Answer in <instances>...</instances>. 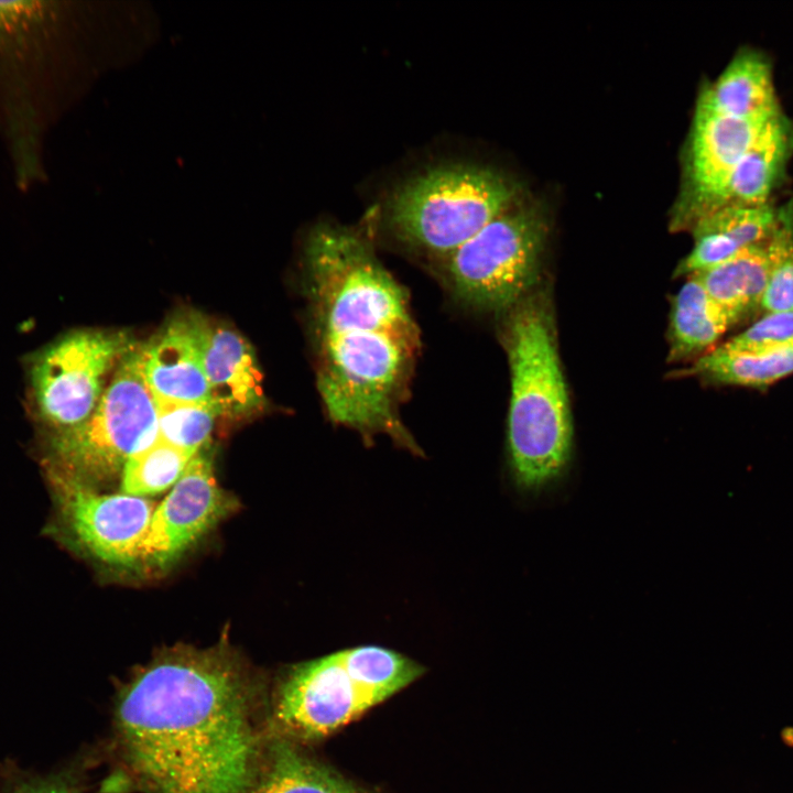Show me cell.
<instances>
[{"instance_id": "cell-11", "label": "cell", "mask_w": 793, "mask_h": 793, "mask_svg": "<svg viewBox=\"0 0 793 793\" xmlns=\"http://www.w3.org/2000/svg\"><path fill=\"white\" fill-rule=\"evenodd\" d=\"M771 119L743 120L696 107L688 155L692 203L686 222L693 225L718 206L731 171Z\"/></svg>"}, {"instance_id": "cell-23", "label": "cell", "mask_w": 793, "mask_h": 793, "mask_svg": "<svg viewBox=\"0 0 793 793\" xmlns=\"http://www.w3.org/2000/svg\"><path fill=\"white\" fill-rule=\"evenodd\" d=\"M157 438L193 454L208 442L215 419L210 403L155 400Z\"/></svg>"}, {"instance_id": "cell-4", "label": "cell", "mask_w": 793, "mask_h": 793, "mask_svg": "<svg viewBox=\"0 0 793 793\" xmlns=\"http://www.w3.org/2000/svg\"><path fill=\"white\" fill-rule=\"evenodd\" d=\"M408 656L359 645L294 665L282 680L273 721L281 736L316 740L352 721L423 674Z\"/></svg>"}, {"instance_id": "cell-2", "label": "cell", "mask_w": 793, "mask_h": 793, "mask_svg": "<svg viewBox=\"0 0 793 793\" xmlns=\"http://www.w3.org/2000/svg\"><path fill=\"white\" fill-rule=\"evenodd\" d=\"M251 684L221 645L161 653L123 686L122 759L149 793H251L262 762Z\"/></svg>"}, {"instance_id": "cell-9", "label": "cell", "mask_w": 793, "mask_h": 793, "mask_svg": "<svg viewBox=\"0 0 793 793\" xmlns=\"http://www.w3.org/2000/svg\"><path fill=\"white\" fill-rule=\"evenodd\" d=\"M55 507V529L69 543L99 562L137 564L139 544L154 506L143 497L104 495L62 470L42 466Z\"/></svg>"}, {"instance_id": "cell-16", "label": "cell", "mask_w": 793, "mask_h": 793, "mask_svg": "<svg viewBox=\"0 0 793 793\" xmlns=\"http://www.w3.org/2000/svg\"><path fill=\"white\" fill-rule=\"evenodd\" d=\"M792 155L793 121L782 111L765 124L731 171L717 208L770 203Z\"/></svg>"}, {"instance_id": "cell-15", "label": "cell", "mask_w": 793, "mask_h": 793, "mask_svg": "<svg viewBox=\"0 0 793 793\" xmlns=\"http://www.w3.org/2000/svg\"><path fill=\"white\" fill-rule=\"evenodd\" d=\"M697 106L743 120H768L782 112L771 62L747 48L737 53L717 80L706 87Z\"/></svg>"}, {"instance_id": "cell-10", "label": "cell", "mask_w": 793, "mask_h": 793, "mask_svg": "<svg viewBox=\"0 0 793 793\" xmlns=\"http://www.w3.org/2000/svg\"><path fill=\"white\" fill-rule=\"evenodd\" d=\"M230 506L210 459L198 452L154 509L138 547L137 563L166 566L224 518Z\"/></svg>"}, {"instance_id": "cell-6", "label": "cell", "mask_w": 793, "mask_h": 793, "mask_svg": "<svg viewBox=\"0 0 793 793\" xmlns=\"http://www.w3.org/2000/svg\"><path fill=\"white\" fill-rule=\"evenodd\" d=\"M157 436L155 401L142 372V345L134 343L84 422L42 432V466L91 486L122 472L129 458L152 445Z\"/></svg>"}, {"instance_id": "cell-21", "label": "cell", "mask_w": 793, "mask_h": 793, "mask_svg": "<svg viewBox=\"0 0 793 793\" xmlns=\"http://www.w3.org/2000/svg\"><path fill=\"white\" fill-rule=\"evenodd\" d=\"M195 455L157 438L126 463L121 492L144 497L174 486Z\"/></svg>"}, {"instance_id": "cell-14", "label": "cell", "mask_w": 793, "mask_h": 793, "mask_svg": "<svg viewBox=\"0 0 793 793\" xmlns=\"http://www.w3.org/2000/svg\"><path fill=\"white\" fill-rule=\"evenodd\" d=\"M778 210L771 203L727 205L703 215L692 225L695 245L675 274L691 276L763 242L775 227Z\"/></svg>"}, {"instance_id": "cell-5", "label": "cell", "mask_w": 793, "mask_h": 793, "mask_svg": "<svg viewBox=\"0 0 793 793\" xmlns=\"http://www.w3.org/2000/svg\"><path fill=\"white\" fill-rule=\"evenodd\" d=\"M513 184L497 171L447 163L408 180L390 196L387 220L403 242L447 257L514 205Z\"/></svg>"}, {"instance_id": "cell-12", "label": "cell", "mask_w": 793, "mask_h": 793, "mask_svg": "<svg viewBox=\"0 0 793 793\" xmlns=\"http://www.w3.org/2000/svg\"><path fill=\"white\" fill-rule=\"evenodd\" d=\"M207 319L184 313L142 345V372L155 400L210 403L204 363Z\"/></svg>"}, {"instance_id": "cell-7", "label": "cell", "mask_w": 793, "mask_h": 793, "mask_svg": "<svg viewBox=\"0 0 793 793\" xmlns=\"http://www.w3.org/2000/svg\"><path fill=\"white\" fill-rule=\"evenodd\" d=\"M133 344L123 332L78 329L33 352L26 362L28 404L42 432L84 422Z\"/></svg>"}, {"instance_id": "cell-25", "label": "cell", "mask_w": 793, "mask_h": 793, "mask_svg": "<svg viewBox=\"0 0 793 793\" xmlns=\"http://www.w3.org/2000/svg\"><path fill=\"white\" fill-rule=\"evenodd\" d=\"M0 793H83L77 776L69 770L34 774L14 765L4 768Z\"/></svg>"}, {"instance_id": "cell-18", "label": "cell", "mask_w": 793, "mask_h": 793, "mask_svg": "<svg viewBox=\"0 0 793 793\" xmlns=\"http://www.w3.org/2000/svg\"><path fill=\"white\" fill-rule=\"evenodd\" d=\"M765 241L750 246L695 276L735 324L760 312L769 276Z\"/></svg>"}, {"instance_id": "cell-24", "label": "cell", "mask_w": 793, "mask_h": 793, "mask_svg": "<svg viewBox=\"0 0 793 793\" xmlns=\"http://www.w3.org/2000/svg\"><path fill=\"white\" fill-rule=\"evenodd\" d=\"M720 346L737 351L773 350L793 346V311L764 313L752 325Z\"/></svg>"}, {"instance_id": "cell-22", "label": "cell", "mask_w": 793, "mask_h": 793, "mask_svg": "<svg viewBox=\"0 0 793 793\" xmlns=\"http://www.w3.org/2000/svg\"><path fill=\"white\" fill-rule=\"evenodd\" d=\"M769 276L760 312L793 311V202L779 207L778 220L765 241Z\"/></svg>"}, {"instance_id": "cell-1", "label": "cell", "mask_w": 793, "mask_h": 793, "mask_svg": "<svg viewBox=\"0 0 793 793\" xmlns=\"http://www.w3.org/2000/svg\"><path fill=\"white\" fill-rule=\"evenodd\" d=\"M304 261L317 388L328 417L366 441L383 434L421 455L400 417L421 347L403 287L372 246L344 226L317 225Z\"/></svg>"}, {"instance_id": "cell-8", "label": "cell", "mask_w": 793, "mask_h": 793, "mask_svg": "<svg viewBox=\"0 0 793 793\" xmlns=\"http://www.w3.org/2000/svg\"><path fill=\"white\" fill-rule=\"evenodd\" d=\"M545 228L513 205L449 253L446 271L460 302L484 311L517 306L535 283Z\"/></svg>"}, {"instance_id": "cell-3", "label": "cell", "mask_w": 793, "mask_h": 793, "mask_svg": "<svg viewBox=\"0 0 793 793\" xmlns=\"http://www.w3.org/2000/svg\"><path fill=\"white\" fill-rule=\"evenodd\" d=\"M504 335L511 370L509 467L520 491L536 493L558 480L571 460L567 390L552 322L542 304H518Z\"/></svg>"}, {"instance_id": "cell-17", "label": "cell", "mask_w": 793, "mask_h": 793, "mask_svg": "<svg viewBox=\"0 0 793 793\" xmlns=\"http://www.w3.org/2000/svg\"><path fill=\"white\" fill-rule=\"evenodd\" d=\"M251 793H369L275 736L267 747Z\"/></svg>"}, {"instance_id": "cell-13", "label": "cell", "mask_w": 793, "mask_h": 793, "mask_svg": "<svg viewBox=\"0 0 793 793\" xmlns=\"http://www.w3.org/2000/svg\"><path fill=\"white\" fill-rule=\"evenodd\" d=\"M204 363L210 404L218 415L238 417L263 405L262 376L254 352L237 332L207 321Z\"/></svg>"}, {"instance_id": "cell-20", "label": "cell", "mask_w": 793, "mask_h": 793, "mask_svg": "<svg viewBox=\"0 0 793 793\" xmlns=\"http://www.w3.org/2000/svg\"><path fill=\"white\" fill-rule=\"evenodd\" d=\"M689 370L713 383L765 388L793 373V346L758 351L718 346L700 356Z\"/></svg>"}, {"instance_id": "cell-19", "label": "cell", "mask_w": 793, "mask_h": 793, "mask_svg": "<svg viewBox=\"0 0 793 793\" xmlns=\"http://www.w3.org/2000/svg\"><path fill=\"white\" fill-rule=\"evenodd\" d=\"M736 325L731 316L706 292L695 276H688L672 304L670 359L703 356Z\"/></svg>"}]
</instances>
